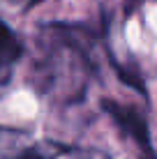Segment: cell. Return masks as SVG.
I'll list each match as a JSON object with an SVG mask.
<instances>
[{"instance_id": "6da1fadb", "label": "cell", "mask_w": 157, "mask_h": 159, "mask_svg": "<svg viewBox=\"0 0 157 159\" xmlns=\"http://www.w3.org/2000/svg\"><path fill=\"white\" fill-rule=\"evenodd\" d=\"M102 108L111 116V120L118 125L134 143L141 150V159H157L155 150H153V141H150V131H148V122L136 108L132 106H122L118 102H102Z\"/></svg>"}, {"instance_id": "7a4b0ae2", "label": "cell", "mask_w": 157, "mask_h": 159, "mask_svg": "<svg viewBox=\"0 0 157 159\" xmlns=\"http://www.w3.org/2000/svg\"><path fill=\"white\" fill-rule=\"evenodd\" d=\"M21 53H23V46L19 37L0 21V81H7L12 65L21 58Z\"/></svg>"}, {"instance_id": "3957f363", "label": "cell", "mask_w": 157, "mask_h": 159, "mask_svg": "<svg viewBox=\"0 0 157 159\" xmlns=\"http://www.w3.org/2000/svg\"><path fill=\"white\" fill-rule=\"evenodd\" d=\"M109 58H111V62H113V67H116V72H118L122 83H127L129 88H134V90H139L141 95H145V85H143V81H141V76H139L136 69H125L122 65H118L116 60H113L111 53H109Z\"/></svg>"}, {"instance_id": "277c9868", "label": "cell", "mask_w": 157, "mask_h": 159, "mask_svg": "<svg viewBox=\"0 0 157 159\" xmlns=\"http://www.w3.org/2000/svg\"><path fill=\"white\" fill-rule=\"evenodd\" d=\"M16 159H44V157H42V155H39L37 150H25L23 155H19Z\"/></svg>"}]
</instances>
